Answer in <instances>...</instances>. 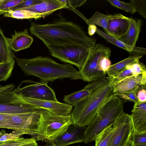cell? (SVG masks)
I'll list each match as a JSON object with an SVG mask.
<instances>
[{
	"mask_svg": "<svg viewBox=\"0 0 146 146\" xmlns=\"http://www.w3.org/2000/svg\"><path fill=\"white\" fill-rule=\"evenodd\" d=\"M134 76L133 71L131 68H126L111 77L110 83L114 86L126 78Z\"/></svg>",
	"mask_w": 146,
	"mask_h": 146,
	"instance_id": "f1b7e54d",
	"label": "cell"
},
{
	"mask_svg": "<svg viewBox=\"0 0 146 146\" xmlns=\"http://www.w3.org/2000/svg\"><path fill=\"white\" fill-rule=\"evenodd\" d=\"M67 9L65 4L60 0H43L36 5L22 9L29 10L46 16L55 11Z\"/></svg>",
	"mask_w": 146,
	"mask_h": 146,
	"instance_id": "e0dca14e",
	"label": "cell"
},
{
	"mask_svg": "<svg viewBox=\"0 0 146 146\" xmlns=\"http://www.w3.org/2000/svg\"><path fill=\"white\" fill-rule=\"evenodd\" d=\"M6 38L0 28V50L9 58H14L15 56L8 44Z\"/></svg>",
	"mask_w": 146,
	"mask_h": 146,
	"instance_id": "f546056e",
	"label": "cell"
},
{
	"mask_svg": "<svg viewBox=\"0 0 146 146\" xmlns=\"http://www.w3.org/2000/svg\"><path fill=\"white\" fill-rule=\"evenodd\" d=\"M131 113L133 131L139 133L146 132V102L135 103Z\"/></svg>",
	"mask_w": 146,
	"mask_h": 146,
	"instance_id": "9a60e30c",
	"label": "cell"
},
{
	"mask_svg": "<svg viewBox=\"0 0 146 146\" xmlns=\"http://www.w3.org/2000/svg\"><path fill=\"white\" fill-rule=\"evenodd\" d=\"M130 3L135 12L146 19V0H131Z\"/></svg>",
	"mask_w": 146,
	"mask_h": 146,
	"instance_id": "d6a6232c",
	"label": "cell"
},
{
	"mask_svg": "<svg viewBox=\"0 0 146 146\" xmlns=\"http://www.w3.org/2000/svg\"><path fill=\"white\" fill-rule=\"evenodd\" d=\"M113 6L133 14L136 12L130 3H126L117 0H107Z\"/></svg>",
	"mask_w": 146,
	"mask_h": 146,
	"instance_id": "4dcf8cb0",
	"label": "cell"
},
{
	"mask_svg": "<svg viewBox=\"0 0 146 146\" xmlns=\"http://www.w3.org/2000/svg\"><path fill=\"white\" fill-rule=\"evenodd\" d=\"M111 77L105 76L96 80L90 94L74 106L71 112L72 123L79 126L88 125L103 105L113 94L114 86Z\"/></svg>",
	"mask_w": 146,
	"mask_h": 146,
	"instance_id": "3957f363",
	"label": "cell"
},
{
	"mask_svg": "<svg viewBox=\"0 0 146 146\" xmlns=\"http://www.w3.org/2000/svg\"><path fill=\"white\" fill-rule=\"evenodd\" d=\"M43 0H23L16 6L11 8L10 10H15L22 9L36 5L40 3Z\"/></svg>",
	"mask_w": 146,
	"mask_h": 146,
	"instance_id": "74e56055",
	"label": "cell"
},
{
	"mask_svg": "<svg viewBox=\"0 0 146 146\" xmlns=\"http://www.w3.org/2000/svg\"><path fill=\"white\" fill-rule=\"evenodd\" d=\"M53 21L44 24L32 22L31 34L42 40L47 46L79 44L90 50L95 46L96 40L89 36L78 24L68 20L60 14Z\"/></svg>",
	"mask_w": 146,
	"mask_h": 146,
	"instance_id": "6da1fadb",
	"label": "cell"
},
{
	"mask_svg": "<svg viewBox=\"0 0 146 146\" xmlns=\"http://www.w3.org/2000/svg\"><path fill=\"white\" fill-rule=\"evenodd\" d=\"M39 109L26 101L13 89L0 93V113L19 114L35 112Z\"/></svg>",
	"mask_w": 146,
	"mask_h": 146,
	"instance_id": "ba28073f",
	"label": "cell"
},
{
	"mask_svg": "<svg viewBox=\"0 0 146 146\" xmlns=\"http://www.w3.org/2000/svg\"><path fill=\"white\" fill-rule=\"evenodd\" d=\"M141 56H130L128 57L113 65H111L106 72L108 76L112 77L125 68L126 66L138 61Z\"/></svg>",
	"mask_w": 146,
	"mask_h": 146,
	"instance_id": "7402d4cb",
	"label": "cell"
},
{
	"mask_svg": "<svg viewBox=\"0 0 146 146\" xmlns=\"http://www.w3.org/2000/svg\"><path fill=\"white\" fill-rule=\"evenodd\" d=\"M34 83L23 87L19 86L13 90L22 96L32 99L55 102H58L54 90L42 83L34 82Z\"/></svg>",
	"mask_w": 146,
	"mask_h": 146,
	"instance_id": "8fae6325",
	"label": "cell"
},
{
	"mask_svg": "<svg viewBox=\"0 0 146 146\" xmlns=\"http://www.w3.org/2000/svg\"><path fill=\"white\" fill-rule=\"evenodd\" d=\"M130 146H146V144L136 145H131Z\"/></svg>",
	"mask_w": 146,
	"mask_h": 146,
	"instance_id": "bcb514c9",
	"label": "cell"
},
{
	"mask_svg": "<svg viewBox=\"0 0 146 146\" xmlns=\"http://www.w3.org/2000/svg\"><path fill=\"white\" fill-rule=\"evenodd\" d=\"M124 146H130L129 145V144L128 143L127 145H125Z\"/></svg>",
	"mask_w": 146,
	"mask_h": 146,
	"instance_id": "c3c4849f",
	"label": "cell"
},
{
	"mask_svg": "<svg viewBox=\"0 0 146 146\" xmlns=\"http://www.w3.org/2000/svg\"><path fill=\"white\" fill-rule=\"evenodd\" d=\"M138 86L132 90L115 93L114 95L122 102H125L130 101L134 103V104L138 102L136 96V92Z\"/></svg>",
	"mask_w": 146,
	"mask_h": 146,
	"instance_id": "4316f807",
	"label": "cell"
},
{
	"mask_svg": "<svg viewBox=\"0 0 146 146\" xmlns=\"http://www.w3.org/2000/svg\"><path fill=\"white\" fill-rule=\"evenodd\" d=\"M97 27L95 25L91 24L89 25L88 28V34L91 36L93 35L96 32Z\"/></svg>",
	"mask_w": 146,
	"mask_h": 146,
	"instance_id": "ee69618b",
	"label": "cell"
},
{
	"mask_svg": "<svg viewBox=\"0 0 146 146\" xmlns=\"http://www.w3.org/2000/svg\"><path fill=\"white\" fill-rule=\"evenodd\" d=\"M1 132L2 133L0 135V143L19 138L24 134L23 132L16 130L9 133H6L4 131Z\"/></svg>",
	"mask_w": 146,
	"mask_h": 146,
	"instance_id": "e575fe53",
	"label": "cell"
},
{
	"mask_svg": "<svg viewBox=\"0 0 146 146\" xmlns=\"http://www.w3.org/2000/svg\"><path fill=\"white\" fill-rule=\"evenodd\" d=\"M145 84L146 73L126 78L114 86L113 92L115 94L129 91L140 85Z\"/></svg>",
	"mask_w": 146,
	"mask_h": 146,
	"instance_id": "ac0fdd59",
	"label": "cell"
},
{
	"mask_svg": "<svg viewBox=\"0 0 146 146\" xmlns=\"http://www.w3.org/2000/svg\"><path fill=\"white\" fill-rule=\"evenodd\" d=\"M42 109L32 113L13 114L12 118L13 129L31 135L36 140H42L39 132L40 114Z\"/></svg>",
	"mask_w": 146,
	"mask_h": 146,
	"instance_id": "9c48e42d",
	"label": "cell"
},
{
	"mask_svg": "<svg viewBox=\"0 0 146 146\" xmlns=\"http://www.w3.org/2000/svg\"><path fill=\"white\" fill-rule=\"evenodd\" d=\"M96 83V80L88 83L79 91L65 95L63 101L66 104L75 106L90 94Z\"/></svg>",
	"mask_w": 146,
	"mask_h": 146,
	"instance_id": "44dd1931",
	"label": "cell"
},
{
	"mask_svg": "<svg viewBox=\"0 0 146 146\" xmlns=\"http://www.w3.org/2000/svg\"><path fill=\"white\" fill-rule=\"evenodd\" d=\"M14 59L24 74L38 78L41 82L47 84L58 79L82 80L79 71L69 64H61L48 56H38L31 59Z\"/></svg>",
	"mask_w": 146,
	"mask_h": 146,
	"instance_id": "7a4b0ae2",
	"label": "cell"
},
{
	"mask_svg": "<svg viewBox=\"0 0 146 146\" xmlns=\"http://www.w3.org/2000/svg\"><path fill=\"white\" fill-rule=\"evenodd\" d=\"M126 68L131 69L135 76L146 73L145 65L139 61L127 66Z\"/></svg>",
	"mask_w": 146,
	"mask_h": 146,
	"instance_id": "d590c367",
	"label": "cell"
},
{
	"mask_svg": "<svg viewBox=\"0 0 146 146\" xmlns=\"http://www.w3.org/2000/svg\"><path fill=\"white\" fill-rule=\"evenodd\" d=\"M44 146H56V145L53 141H51Z\"/></svg>",
	"mask_w": 146,
	"mask_h": 146,
	"instance_id": "f6af8a7d",
	"label": "cell"
},
{
	"mask_svg": "<svg viewBox=\"0 0 146 146\" xmlns=\"http://www.w3.org/2000/svg\"><path fill=\"white\" fill-rule=\"evenodd\" d=\"M109 58L106 56L102 57L100 58L98 62L99 70L106 74L109 67L111 65V62Z\"/></svg>",
	"mask_w": 146,
	"mask_h": 146,
	"instance_id": "f35d334b",
	"label": "cell"
},
{
	"mask_svg": "<svg viewBox=\"0 0 146 146\" xmlns=\"http://www.w3.org/2000/svg\"><path fill=\"white\" fill-rule=\"evenodd\" d=\"M3 15L5 17L18 19H34L36 20L45 17L42 15L24 9L10 10L8 12L3 14Z\"/></svg>",
	"mask_w": 146,
	"mask_h": 146,
	"instance_id": "603a6c76",
	"label": "cell"
},
{
	"mask_svg": "<svg viewBox=\"0 0 146 146\" xmlns=\"http://www.w3.org/2000/svg\"><path fill=\"white\" fill-rule=\"evenodd\" d=\"M23 0H3L0 5V14L8 12L10 9L21 2Z\"/></svg>",
	"mask_w": 146,
	"mask_h": 146,
	"instance_id": "836d02e7",
	"label": "cell"
},
{
	"mask_svg": "<svg viewBox=\"0 0 146 146\" xmlns=\"http://www.w3.org/2000/svg\"><path fill=\"white\" fill-rule=\"evenodd\" d=\"M130 23L127 31L118 39L129 46L135 47L141 31L143 22L140 19L132 17H130Z\"/></svg>",
	"mask_w": 146,
	"mask_h": 146,
	"instance_id": "d6986e66",
	"label": "cell"
},
{
	"mask_svg": "<svg viewBox=\"0 0 146 146\" xmlns=\"http://www.w3.org/2000/svg\"><path fill=\"white\" fill-rule=\"evenodd\" d=\"M78 146H80V145H78Z\"/></svg>",
	"mask_w": 146,
	"mask_h": 146,
	"instance_id": "681fc988",
	"label": "cell"
},
{
	"mask_svg": "<svg viewBox=\"0 0 146 146\" xmlns=\"http://www.w3.org/2000/svg\"><path fill=\"white\" fill-rule=\"evenodd\" d=\"M6 40L10 49L15 52L29 48L33 40V38L29 34L28 30L26 29L19 32L15 31V34L12 35V38H7Z\"/></svg>",
	"mask_w": 146,
	"mask_h": 146,
	"instance_id": "2e32d148",
	"label": "cell"
},
{
	"mask_svg": "<svg viewBox=\"0 0 146 146\" xmlns=\"http://www.w3.org/2000/svg\"><path fill=\"white\" fill-rule=\"evenodd\" d=\"M72 8L76 9L84 5L87 1L86 0H64Z\"/></svg>",
	"mask_w": 146,
	"mask_h": 146,
	"instance_id": "60d3db41",
	"label": "cell"
},
{
	"mask_svg": "<svg viewBox=\"0 0 146 146\" xmlns=\"http://www.w3.org/2000/svg\"><path fill=\"white\" fill-rule=\"evenodd\" d=\"M15 86L14 84H9L3 86L0 84V93L5 90L9 89H13Z\"/></svg>",
	"mask_w": 146,
	"mask_h": 146,
	"instance_id": "7bdbcfd3",
	"label": "cell"
},
{
	"mask_svg": "<svg viewBox=\"0 0 146 146\" xmlns=\"http://www.w3.org/2000/svg\"><path fill=\"white\" fill-rule=\"evenodd\" d=\"M4 54L0 50V65L6 63L12 59Z\"/></svg>",
	"mask_w": 146,
	"mask_h": 146,
	"instance_id": "b9f144b4",
	"label": "cell"
},
{
	"mask_svg": "<svg viewBox=\"0 0 146 146\" xmlns=\"http://www.w3.org/2000/svg\"><path fill=\"white\" fill-rule=\"evenodd\" d=\"M15 62L13 58L0 65V82L6 81L11 76Z\"/></svg>",
	"mask_w": 146,
	"mask_h": 146,
	"instance_id": "484cf974",
	"label": "cell"
},
{
	"mask_svg": "<svg viewBox=\"0 0 146 146\" xmlns=\"http://www.w3.org/2000/svg\"><path fill=\"white\" fill-rule=\"evenodd\" d=\"M50 54L63 62L73 65L80 70L88 57L90 50L79 44L47 46Z\"/></svg>",
	"mask_w": 146,
	"mask_h": 146,
	"instance_id": "8992f818",
	"label": "cell"
},
{
	"mask_svg": "<svg viewBox=\"0 0 146 146\" xmlns=\"http://www.w3.org/2000/svg\"><path fill=\"white\" fill-rule=\"evenodd\" d=\"M114 130L111 126L98 134L95 138V146H108L111 136Z\"/></svg>",
	"mask_w": 146,
	"mask_h": 146,
	"instance_id": "d4e9b609",
	"label": "cell"
},
{
	"mask_svg": "<svg viewBox=\"0 0 146 146\" xmlns=\"http://www.w3.org/2000/svg\"><path fill=\"white\" fill-rule=\"evenodd\" d=\"M123 104L114 94L102 106L85 132L84 143L94 141L104 130L113 126L124 112Z\"/></svg>",
	"mask_w": 146,
	"mask_h": 146,
	"instance_id": "277c9868",
	"label": "cell"
},
{
	"mask_svg": "<svg viewBox=\"0 0 146 146\" xmlns=\"http://www.w3.org/2000/svg\"><path fill=\"white\" fill-rule=\"evenodd\" d=\"M110 48L102 44L98 43L90 50L88 57L81 69L79 70L83 80L92 82L105 76L106 74L100 71L98 64L100 58L103 56L110 58Z\"/></svg>",
	"mask_w": 146,
	"mask_h": 146,
	"instance_id": "52a82bcc",
	"label": "cell"
},
{
	"mask_svg": "<svg viewBox=\"0 0 146 146\" xmlns=\"http://www.w3.org/2000/svg\"><path fill=\"white\" fill-rule=\"evenodd\" d=\"M136 96L138 103L146 102V84L141 85L138 86Z\"/></svg>",
	"mask_w": 146,
	"mask_h": 146,
	"instance_id": "ab89813d",
	"label": "cell"
},
{
	"mask_svg": "<svg viewBox=\"0 0 146 146\" xmlns=\"http://www.w3.org/2000/svg\"><path fill=\"white\" fill-rule=\"evenodd\" d=\"M13 115L0 113V128L13 129L12 118Z\"/></svg>",
	"mask_w": 146,
	"mask_h": 146,
	"instance_id": "8d00e7d4",
	"label": "cell"
},
{
	"mask_svg": "<svg viewBox=\"0 0 146 146\" xmlns=\"http://www.w3.org/2000/svg\"><path fill=\"white\" fill-rule=\"evenodd\" d=\"M130 20V18L121 14H116L115 17L108 21L106 33L119 39L127 31Z\"/></svg>",
	"mask_w": 146,
	"mask_h": 146,
	"instance_id": "5bb4252c",
	"label": "cell"
},
{
	"mask_svg": "<svg viewBox=\"0 0 146 146\" xmlns=\"http://www.w3.org/2000/svg\"><path fill=\"white\" fill-rule=\"evenodd\" d=\"M22 98L29 103L39 108L44 109L51 113L60 115H66L71 113L73 106L59 102L36 100L22 96Z\"/></svg>",
	"mask_w": 146,
	"mask_h": 146,
	"instance_id": "4fadbf2b",
	"label": "cell"
},
{
	"mask_svg": "<svg viewBox=\"0 0 146 146\" xmlns=\"http://www.w3.org/2000/svg\"><path fill=\"white\" fill-rule=\"evenodd\" d=\"M113 126L114 130L108 146H124L127 145L133 130L130 115L123 113Z\"/></svg>",
	"mask_w": 146,
	"mask_h": 146,
	"instance_id": "30bf717a",
	"label": "cell"
},
{
	"mask_svg": "<svg viewBox=\"0 0 146 146\" xmlns=\"http://www.w3.org/2000/svg\"><path fill=\"white\" fill-rule=\"evenodd\" d=\"M116 15H105L99 11H96L94 15L88 19V21L90 24L97 25L103 28L105 31L108 21L115 17Z\"/></svg>",
	"mask_w": 146,
	"mask_h": 146,
	"instance_id": "cb8c5ba5",
	"label": "cell"
},
{
	"mask_svg": "<svg viewBox=\"0 0 146 146\" xmlns=\"http://www.w3.org/2000/svg\"><path fill=\"white\" fill-rule=\"evenodd\" d=\"M128 143L130 146L146 144V132L139 133L133 131Z\"/></svg>",
	"mask_w": 146,
	"mask_h": 146,
	"instance_id": "1f68e13d",
	"label": "cell"
},
{
	"mask_svg": "<svg viewBox=\"0 0 146 146\" xmlns=\"http://www.w3.org/2000/svg\"><path fill=\"white\" fill-rule=\"evenodd\" d=\"M36 141L33 138H25L19 137L14 139L0 142V146H23Z\"/></svg>",
	"mask_w": 146,
	"mask_h": 146,
	"instance_id": "83f0119b",
	"label": "cell"
},
{
	"mask_svg": "<svg viewBox=\"0 0 146 146\" xmlns=\"http://www.w3.org/2000/svg\"><path fill=\"white\" fill-rule=\"evenodd\" d=\"M71 115H60L43 109L40 114L39 132L42 139L53 141L66 130L72 123Z\"/></svg>",
	"mask_w": 146,
	"mask_h": 146,
	"instance_id": "5b68a950",
	"label": "cell"
},
{
	"mask_svg": "<svg viewBox=\"0 0 146 146\" xmlns=\"http://www.w3.org/2000/svg\"><path fill=\"white\" fill-rule=\"evenodd\" d=\"M3 0H0V5L1 4V3L2 1H3Z\"/></svg>",
	"mask_w": 146,
	"mask_h": 146,
	"instance_id": "7dc6e473",
	"label": "cell"
},
{
	"mask_svg": "<svg viewBox=\"0 0 146 146\" xmlns=\"http://www.w3.org/2000/svg\"><path fill=\"white\" fill-rule=\"evenodd\" d=\"M86 126H79L72 124L62 135L53 141L56 146H67L76 143L84 142Z\"/></svg>",
	"mask_w": 146,
	"mask_h": 146,
	"instance_id": "7c38bea8",
	"label": "cell"
},
{
	"mask_svg": "<svg viewBox=\"0 0 146 146\" xmlns=\"http://www.w3.org/2000/svg\"><path fill=\"white\" fill-rule=\"evenodd\" d=\"M96 33L104 38L108 42L127 51L129 53L130 56H143L146 54V48H145L136 46L132 47L129 46L121 41L110 35L97 28L96 30Z\"/></svg>",
	"mask_w": 146,
	"mask_h": 146,
	"instance_id": "ffe728a7",
	"label": "cell"
}]
</instances>
